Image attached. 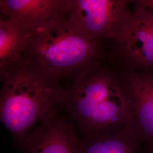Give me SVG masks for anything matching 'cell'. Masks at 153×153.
<instances>
[{
	"label": "cell",
	"mask_w": 153,
	"mask_h": 153,
	"mask_svg": "<svg viewBox=\"0 0 153 153\" xmlns=\"http://www.w3.org/2000/svg\"><path fill=\"white\" fill-rule=\"evenodd\" d=\"M103 57L102 41L84 36L60 14L30 32L22 53L23 63L59 83L73 81Z\"/></svg>",
	"instance_id": "cell-1"
},
{
	"label": "cell",
	"mask_w": 153,
	"mask_h": 153,
	"mask_svg": "<svg viewBox=\"0 0 153 153\" xmlns=\"http://www.w3.org/2000/svg\"><path fill=\"white\" fill-rule=\"evenodd\" d=\"M62 107L83 136L126 128L127 112L118 73L102 62L65 89Z\"/></svg>",
	"instance_id": "cell-2"
},
{
	"label": "cell",
	"mask_w": 153,
	"mask_h": 153,
	"mask_svg": "<svg viewBox=\"0 0 153 153\" xmlns=\"http://www.w3.org/2000/svg\"><path fill=\"white\" fill-rule=\"evenodd\" d=\"M65 89L23 63L2 82L0 120L18 143L62 107Z\"/></svg>",
	"instance_id": "cell-3"
},
{
	"label": "cell",
	"mask_w": 153,
	"mask_h": 153,
	"mask_svg": "<svg viewBox=\"0 0 153 153\" xmlns=\"http://www.w3.org/2000/svg\"><path fill=\"white\" fill-rule=\"evenodd\" d=\"M132 13L131 0H65L60 16L84 36L102 41L115 40Z\"/></svg>",
	"instance_id": "cell-4"
},
{
	"label": "cell",
	"mask_w": 153,
	"mask_h": 153,
	"mask_svg": "<svg viewBox=\"0 0 153 153\" xmlns=\"http://www.w3.org/2000/svg\"><path fill=\"white\" fill-rule=\"evenodd\" d=\"M125 69L153 73V0H133V13L113 40Z\"/></svg>",
	"instance_id": "cell-5"
},
{
	"label": "cell",
	"mask_w": 153,
	"mask_h": 153,
	"mask_svg": "<svg viewBox=\"0 0 153 153\" xmlns=\"http://www.w3.org/2000/svg\"><path fill=\"white\" fill-rule=\"evenodd\" d=\"M126 103V129L147 149H153V73L125 69L118 73Z\"/></svg>",
	"instance_id": "cell-6"
},
{
	"label": "cell",
	"mask_w": 153,
	"mask_h": 153,
	"mask_svg": "<svg viewBox=\"0 0 153 153\" xmlns=\"http://www.w3.org/2000/svg\"><path fill=\"white\" fill-rule=\"evenodd\" d=\"M79 145L75 123L57 112L42 121L19 146L22 153H78Z\"/></svg>",
	"instance_id": "cell-7"
},
{
	"label": "cell",
	"mask_w": 153,
	"mask_h": 153,
	"mask_svg": "<svg viewBox=\"0 0 153 153\" xmlns=\"http://www.w3.org/2000/svg\"><path fill=\"white\" fill-rule=\"evenodd\" d=\"M65 0H1L0 13L31 31L60 15Z\"/></svg>",
	"instance_id": "cell-8"
},
{
	"label": "cell",
	"mask_w": 153,
	"mask_h": 153,
	"mask_svg": "<svg viewBox=\"0 0 153 153\" xmlns=\"http://www.w3.org/2000/svg\"><path fill=\"white\" fill-rule=\"evenodd\" d=\"M30 32L18 22L1 16L0 79L1 82L23 63L22 53Z\"/></svg>",
	"instance_id": "cell-9"
},
{
	"label": "cell",
	"mask_w": 153,
	"mask_h": 153,
	"mask_svg": "<svg viewBox=\"0 0 153 153\" xmlns=\"http://www.w3.org/2000/svg\"><path fill=\"white\" fill-rule=\"evenodd\" d=\"M141 143L126 128L79 138L78 153H141Z\"/></svg>",
	"instance_id": "cell-10"
},
{
	"label": "cell",
	"mask_w": 153,
	"mask_h": 153,
	"mask_svg": "<svg viewBox=\"0 0 153 153\" xmlns=\"http://www.w3.org/2000/svg\"><path fill=\"white\" fill-rule=\"evenodd\" d=\"M148 150V153H153V149H149Z\"/></svg>",
	"instance_id": "cell-11"
}]
</instances>
